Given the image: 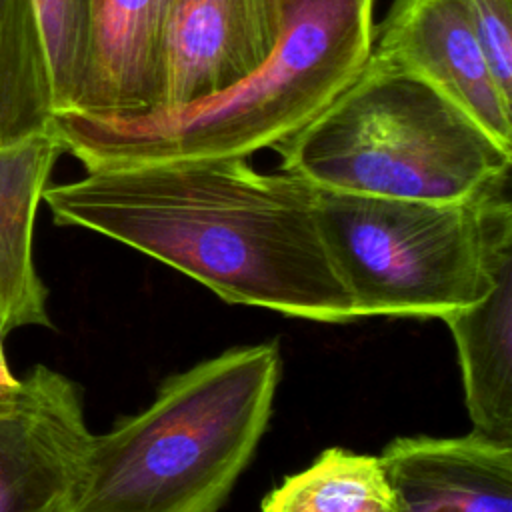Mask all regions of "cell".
<instances>
[{"instance_id": "obj_1", "label": "cell", "mask_w": 512, "mask_h": 512, "mask_svg": "<svg viewBox=\"0 0 512 512\" xmlns=\"http://www.w3.org/2000/svg\"><path fill=\"white\" fill-rule=\"evenodd\" d=\"M60 226H80L180 270L230 304L342 324L354 304L318 226V188L244 156L86 170L46 186Z\"/></svg>"}, {"instance_id": "obj_2", "label": "cell", "mask_w": 512, "mask_h": 512, "mask_svg": "<svg viewBox=\"0 0 512 512\" xmlns=\"http://www.w3.org/2000/svg\"><path fill=\"white\" fill-rule=\"evenodd\" d=\"M276 342L172 374L156 398L92 436L72 512H218L272 416Z\"/></svg>"}, {"instance_id": "obj_3", "label": "cell", "mask_w": 512, "mask_h": 512, "mask_svg": "<svg viewBox=\"0 0 512 512\" xmlns=\"http://www.w3.org/2000/svg\"><path fill=\"white\" fill-rule=\"evenodd\" d=\"M280 170L318 190L450 202L508 180L512 148L398 60L374 50L300 130Z\"/></svg>"}, {"instance_id": "obj_4", "label": "cell", "mask_w": 512, "mask_h": 512, "mask_svg": "<svg viewBox=\"0 0 512 512\" xmlns=\"http://www.w3.org/2000/svg\"><path fill=\"white\" fill-rule=\"evenodd\" d=\"M372 0H288L272 56L230 90L132 122L56 114L64 152L86 170L274 148L308 124L358 72L372 46Z\"/></svg>"}, {"instance_id": "obj_5", "label": "cell", "mask_w": 512, "mask_h": 512, "mask_svg": "<svg viewBox=\"0 0 512 512\" xmlns=\"http://www.w3.org/2000/svg\"><path fill=\"white\" fill-rule=\"evenodd\" d=\"M318 226L358 318L442 320L512 260L508 180L450 202L318 190Z\"/></svg>"}, {"instance_id": "obj_6", "label": "cell", "mask_w": 512, "mask_h": 512, "mask_svg": "<svg viewBox=\"0 0 512 512\" xmlns=\"http://www.w3.org/2000/svg\"><path fill=\"white\" fill-rule=\"evenodd\" d=\"M92 436L76 382L32 366L0 404V512H72Z\"/></svg>"}, {"instance_id": "obj_7", "label": "cell", "mask_w": 512, "mask_h": 512, "mask_svg": "<svg viewBox=\"0 0 512 512\" xmlns=\"http://www.w3.org/2000/svg\"><path fill=\"white\" fill-rule=\"evenodd\" d=\"M286 12L288 0H172L158 114L206 102L254 74L276 50Z\"/></svg>"}, {"instance_id": "obj_8", "label": "cell", "mask_w": 512, "mask_h": 512, "mask_svg": "<svg viewBox=\"0 0 512 512\" xmlns=\"http://www.w3.org/2000/svg\"><path fill=\"white\" fill-rule=\"evenodd\" d=\"M372 48L414 70L512 148V102L484 60L464 0H394Z\"/></svg>"}, {"instance_id": "obj_9", "label": "cell", "mask_w": 512, "mask_h": 512, "mask_svg": "<svg viewBox=\"0 0 512 512\" xmlns=\"http://www.w3.org/2000/svg\"><path fill=\"white\" fill-rule=\"evenodd\" d=\"M392 512H512V444L402 436L378 456Z\"/></svg>"}, {"instance_id": "obj_10", "label": "cell", "mask_w": 512, "mask_h": 512, "mask_svg": "<svg viewBox=\"0 0 512 512\" xmlns=\"http://www.w3.org/2000/svg\"><path fill=\"white\" fill-rule=\"evenodd\" d=\"M170 4L172 0H92L90 58L70 114L132 122L160 112Z\"/></svg>"}, {"instance_id": "obj_11", "label": "cell", "mask_w": 512, "mask_h": 512, "mask_svg": "<svg viewBox=\"0 0 512 512\" xmlns=\"http://www.w3.org/2000/svg\"><path fill=\"white\" fill-rule=\"evenodd\" d=\"M64 152L52 130L0 146V330L50 328L48 290L32 256L34 218L48 176Z\"/></svg>"}, {"instance_id": "obj_12", "label": "cell", "mask_w": 512, "mask_h": 512, "mask_svg": "<svg viewBox=\"0 0 512 512\" xmlns=\"http://www.w3.org/2000/svg\"><path fill=\"white\" fill-rule=\"evenodd\" d=\"M442 320L456 344L472 432L512 444V260L484 298Z\"/></svg>"}, {"instance_id": "obj_13", "label": "cell", "mask_w": 512, "mask_h": 512, "mask_svg": "<svg viewBox=\"0 0 512 512\" xmlns=\"http://www.w3.org/2000/svg\"><path fill=\"white\" fill-rule=\"evenodd\" d=\"M54 96L32 0H0V146L52 130Z\"/></svg>"}, {"instance_id": "obj_14", "label": "cell", "mask_w": 512, "mask_h": 512, "mask_svg": "<svg viewBox=\"0 0 512 512\" xmlns=\"http://www.w3.org/2000/svg\"><path fill=\"white\" fill-rule=\"evenodd\" d=\"M260 512H392V496L378 456L328 448L270 490Z\"/></svg>"}, {"instance_id": "obj_15", "label": "cell", "mask_w": 512, "mask_h": 512, "mask_svg": "<svg viewBox=\"0 0 512 512\" xmlns=\"http://www.w3.org/2000/svg\"><path fill=\"white\" fill-rule=\"evenodd\" d=\"M42 32L56 114L78 104L92 42V0H32Z\"/></svg>"}, {"instance_id": "obj_16", "label": "cell", "mask_w": 512, "mask_h": 512, "mask_svg": "<svg viewBox=\"0 0 512 512\" xmlns=\"http://www.w3.org/2000/svg\"><path fill=\"white\" fill-rule=\"evenodd\" d=\"M474 36L500 94L512 102V0H464Z\"/></svg>"}, {"instance_id": "obj_17", "label": "cell", "mask_w": 512, "mask_h": 512, "mask_svg": "<svg viewBox=\"0 0 512 512\" xmlns=\"http://www.w3.org/2000/svg\"><path fill=\"white\" fill-rule=\"evenodd\" d=\"M2 330H0V404L8 402L10 398L16 396L18 388H20V378L14 376V372L10 370L8 366V360L4 356V350H2Z\"/></svg>"}]
</instances>
